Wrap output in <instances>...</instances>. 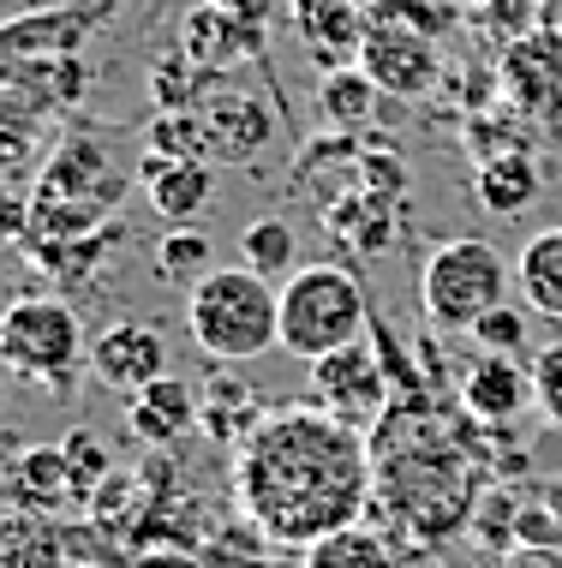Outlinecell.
<instances>
[{"label": "cell", "mask_w": 562, "mask_h": 568, "mask_svg": "<svg viewBox=\"0 0 562 568\" xmlns=\"http://www.w3.org/2000/svg\"><path fill=\"white\" fill-rule=\"evenodd\" d=\"M371 497V432L324 413L317 402L269 407L234 449V503L264 545L306 550L324 532L366 520Z\"/></svg>", "instance_id": "6da1fadb"}, {"label": "cell", "mask_w": 562, "mask_h": 568, "mask_svg": "<svg viewBox=\"0 0 562 568\" xmlns=\"http://www.w3.org/2000/svg\"><path fill=\"white\" fill-rule=\"evenodd\" d=\"M371 509L384 515L377 527L407 532V539H449L454 527L473 520L484 497L479 473L461 460L454 425L425 402H389V413L371 425Z\"/></svg>", "instance_id": "7a4b0ae2"}, {"label": "cell", "mask_w": 562, "mask_h": 568, "mask_svg": "<svg viewBox=\"0 0 562 568\" xmlns=\"http://www.w3.org/2000/svg\"><path fill=\"white\" fill-rule=\"evenodd\" d=\"M192 347L216 365H246L282 347V287L246 264H216L197 287H186Z\"/></svg>", "instance_id": "3957f363"}, {"label": "cell", "mask_w": 562, "mask_h": 568, "mask_svg": "<svg viewBox=\"0 0 562 568\" xmlns=\"http://www.w3.org/2000/svg\"><path fill=\"white\" fill-rule=\"evenodd\" d=\"M371 335V300L341 264H306L282 282V353L324 359Z\"/></svg>", "instance_id": "277c9868"}, {"label": "cell", "mask_w": 562, "mask_h": 568, "mask_svg": "<svg viewBox=\"0 0 562 568\" xmlns=\"http://www.w3.org/2000/svg\"><path fill=\"white\" fill-rule=\"evenodd\" d=\"M514 294V264L503 257L497 240H479V234H461V240H443L419 270V305H425V324L443 329V335H461L473 329L484 312L509 305Z\"/></svg>", "instance_id": "5b68a950"}, {"label": "cell", "mask_w": 562, "mask_h": 568, "mask_svg": "<svg viewBox=\"0 0 562 568\" xmlns=\"http://www.w3.org/2000/svg\"><path fill=\"white\" fill-rule=\"evenodd\" d=\"M0 365L12 377L37 383L42 395H72V383L90 365L84 324L67 300L54 294H24L0 312Z\"/></svg>", "instance_id": "8992f818"}, {"label": "cell", "mask_w": 562, "mask_h": 568, "mask_svg": "<svg viewBox=\"0 0 562 568\" xmlns=\"http://www.w3.org/2000/svg\"><path fill=\"white\" fill-rule=\"evenodd\" d=\"M497 102L527 114L533 126H562V24L544 19L509 49H497Z\"/></svg>", "instance_id": "52a82bcc"}, {"label": "cell", "mask_w": 562, "mask_h": 568, "mask_svg": "<svg viewBox=\"0 0 562 568\" xmlns=\"http://www.w3.org/2000/svg\"><path fill=\"white\" fill-rule=\"evenodd\" d=\"M359 67L371 72V84L384 90L389 102H425L443 84V42L419 37V30H407V24L371 19L366 42H359Z\"/></svg>", "instance_id": "ba28073f"}, {"label": "cell", "mask_w": 562, "mask_h": 568, "mask_svg": "<svg viewBox=\"0 0 562 568\" xmlns=\"http://www.w3.org/2000/svg\"><path fill=\"white\" fill-rule=\"evenodd\" d=\"M311 402L336 419L371 432L377 419L389 413V377H384V353L371 342H354L341 353H324L311 359Z\"/></svg>", "instance_id": "9c48e42d"}, {"label": "cell", "mask_w": 562, "mask_h": 568, "mask_svg": "<svg viewBox=\"0 0 562 568\" xmlns=\"http://www.w3.org/2000/svg\"><path fill=\"white\" fill-rule=\"evenodd\" d=\"M197 120H204V138H210V162H252L276 138V114L252 90L222 84V79L197 97Z\"/></svg>", "instance_id": "30bf717a"}, {"label": "cell", "mask_w": 562, "mask_h": 568, "mask_svg": "<svg viewBox=\"0 0 562 568\" xmlns=\"http://www.w3.org/2000/svg\"><path fill=\"white\" fill-rule=\"evenodd\" d=\"M366 24H371V12L359 7V0H287V30H294L299 49H306L324 72L359 67Z\"/></svg>", "instance_id": "8fae6325"}, {"label": "cell", "mask_w": 562, "mask_h": 568, "mask_svg": "<svg viewBox=\"0 0 562 568\" xmlns=\"http://www.w3.org/2000/svg\"><path fill=\"white\" fill-rule=\"evenodd\" d=\"M90 372H96L109 389L120 395H139L144 383L168 377V342H162L156 324H132V317H120L90 342Z\"/></svg>", "instance_id": "7c38bea8"}, {"label": "cell", "mask_w": 562, "mask_h": 568, "mask_svg": "<svg viewBox=\"0 0 562 568\" xmlns=\"http://www.w3.org/2000/svg\"><path fill=\"white\" fill-rule=\"evenodd\" d=\"M533 402V365H521V353H484L473 372L461 377V413L479 425H491V432H503L514 425Z\"/></svg>", "instance_id": "4fadbf2b"}, {"label": "cell", "mask_w": 562, "mask_h": 568, "mask_svg": "<svg viewBox=\"0 0 562 568\" xmlns=\"http://www.w3.org/2000/svg\"><path fill=\"white\" fill-rule=\"evenodd\" d=\"M139 186L150 197L156 216H168V227H186L210 210L216 197V162H174V156H144L139 162Z\"/></svg>", "instance_id": "5bb4252c"}, {"label": "cell", "mask_w": 562, "mask_h": 568, "mask_svg": "<svg viewBox=\"0 0 562 568\" xmlns=\"http://www.w3.org/2000/svg\"><path fill=\"white\" fill-rule=\"evenodd\" d=\"M126 425H132L139 443H150V449H168L174 437H186L197 425V389L180 383L174 372L144 383L139 395H126Z\"/></svg>", "instance_id": "9a60e30c"}, {"label": "cell", "mask_w": 562, "mask_h": 568, "mask_svg": "<svg viewBox=\"0 0 562 568\" xmlns=\"http://www.w3.org/2000/svg\"><path fill=\"white\" fill-rule=\"evenodd\" d=\"M539 192H544V174H539L533 150H503V156H484L473 168V197L484 216L514 222L521 210L539 204Z\"/></svg>", "instance_id": "2e32d148"}, {"label": "cell", "mask_w": 562, "mask_h": 568, "mask_svg": "<svg viewBox=\"0 0 562 568\" xmlns=\"http://www.w3.org/2000/svg\"><path fill=\"white\" fill-rule=\"evenodd\" d=\"M514 294H521V305L533 317L562 324V222L539 227V234L514 252Z\"/></svg>", "instance_id": "e0dca14e"}, {"label": "cell", "mask_w": 562, "mask_h": 568, "mask_svg": "<svg viewBox=\"0 0 562 568\" xmlns=\"http://www.w3.org/2000/svg\"><path fill=\"white\" fill-rule=\"evenodd\" d=\"M299 562L306 568H407L401 545H395L389 527H377V520H354V527H336L324 532L317 545L299 550Z\"/></svg>", "instance_id": "ac0fdd59"}, {"label": "cell", "mask_w": 562, "mask_h": 568, "mask_svg": "<svg viewBox=\"0 0 562 568\" xmlns=\"http://www.w3.org/2000/svg\"><path fill=\"white\" fill-rule=\"evenodd\" d=\"M197 389H204V395H197V425H204L216 443H234V449L252 437V425L269 413L264 402H257L252 383L234 377V372H216L210 383H197Z\"/></svg>", "instance_id": "d6986e66"}, {"label": "cell", "mask_w": 562, "mask_h": 568, "mask_svg": "<svg viewBox=\"0 0 562 568\" xmlns=\"http://www.w3.org/2000/svg\"><path fill=\"white\" fill-rule=\"evenodd\" d=\"M384 90L371 84L366 67H341V72H324V84H317L311 109L324 120L329 132H366L377 114H384Z\"/></svg>", "instance_id": "ffe728a7"}, {"label": "cell", "mask_w": 562, "mask_h": 568, "mask_svg": "<svg viewBox=\"0 0 562 568\" xmlns=\"http://www.w3.org/2000/svg\"><path fill=\"white\" fill-rule=\"evenodd\" d=\"M12 497H19L30 515H54V509H67V503L79 497L60 443H42V449H24L19 460H12Z\"/></svg>", "instance_id": "44dd1931"}, {"label": "cell", "mask_w": 562, "mask_h": 568, "mask_svg": "<svg viewBox=\"0 0 562 568\" xmlns=\"http://www.w3.org/2000/svg\"><path fill=\"white\" fill-rule=\"evenodd\" d=\"M216 270V245H210L204 227H168V234L156 240V275L162 282H180V287H197L204 275Z\"/></svg>", "instance_id": "7402d4cb"}, {"label": "cell", "mask_w": 562, "mask_h": 568, "mask_svg": "<svg viewBox=\"0 0 562 568\" xmlns=\"http://www.w3.org/2000/svg\"><path fill=\"white\" fill-rule=\"evenodd\" d=\"M294 257H299V245H294V227L282 216H257L246 234H239V264L269 275V282H287V275L299 270Z\"/></svg>", "instance_id": "603a6c76"}, {"label": "cell", "mask_w": 562, "mask_h": 568, "mask_svg": "<svg viewBox=\"0 0 562 568\" xmlns=\"http://www.w3.org/2000/svg\"><path fill=\"white\" fill-rule=\"evenodd\" d=\"M371 19H389V24H407L419 30V37H454V30L467 24V7L461 0H371Z\"/></svg>", "instance_id": "cb8c5ba5"}, {"label": "cell", "mask_w": 562, "mask_h": 568, "mask_svg": "<svg viewBox=\"0 0 562 568\" xmlns=\"http://www.w3.org/2000/svg\"><path fill=\"white\" fill-rule=\"evenodd\" d=\"M60 455H67V467H72V485H79V497L90 503V490H96L102 479L114 473V455H109V443H102L90 425H72L67 437H60Z\"/></svg>", "instance_id": "d4e9b609"}, {"label": "cell", "mask_w": 562, "mask_h": 568, "mask_svg": "<svg viewBox=\"0 0 562 568\" xmlns=\"http://www.w3.org/2000/svg\"><path fill=\"white\" fill-rule=\"evenodd\" d=\"M527 317H533L527 305H497V312H484L467 335H473L484 353H521L527 347V329H533Z\"/></svg>", "instance_id": "484cf974"}, {"label": "cell", "mask_w": 562, "mask_h": 568, "mask_svg": "<svg viewBox=\"0 0 562 568\" xmlns=\"http://www.w3.org/2000/svg\"><path fill=\"white\" fill-rule=\"evenodd\" d=\"M533 402L544 413V425H556V432H562V342H551L533 359Z\"/></svg>", "instance_id": "4316f807"}, {"label": "cell", "mask_w": 562, "mask_h": 568, "mask_svg": "<svg viewBox=\"0 0 562 568\" xmlns=\"http://www.w3.org/2000/svg\"><path fill=\"white\" fill-rule=\"evenodd\" d=\"M30 532H37V520L0 515V568H24V557H30Z\"/></svg>", "instance_id": "83f0119b"}, {"label": "cell", "mask_w": 562, "mask_h": 568, "mask_svg": "<svg viewBox=\"0 0 562 568\" xmlns=\"http://www.w3.org/2000/svg\"><path fill=\"white\" fill-rule=\"evenodd\" d=\"M503 568H562V545H509Z\"/></svg>", "instance_id": "f1b7e54d"}, {"label": "cell", "mask_w": 562, "mask_h": 568, "mask_svg": "<svg viewBox=\"0 0 562 568\" xmlns=\"http://www.w3.org/2000/svg\"><path fill=\"white\" fill-rule=\"evenodd\" d=\"M139 568H210V562H180L174 557V562H139Z\"/></svg>", "instance_id": "f546056e"}, {"label": "cell", "mask_w": 562, "mask_h": 568, "mask_svg": "<svg viewBox=\"0 0 562 568\" xmlns=\"http://www.w3.org/2000/svg\"><path fill=\"white\" fill-rule=\"evenodd\" d=\"M257 568H306V562H257Z\"/></svg>", "instance_id": "4dcf8cb0"}, {"label": "cell", "mask_w": 562, "mask_h": 568, "mask_svg": "<svg viewBox=\"0 0 562 568\" xmlns=\"http://www.w3.org/2000/svg\"><path fill=\"white\" fill-rule=\"evenodd\" d=\"M0 407H7V389H0Z\"/></svg>", "instance_id": "1f68e13d"}, {"label": "cell", "mask_w": 562, "mask_h": 568, "mask_svg": "<svg viewBox=\"0 0 562 568\" xmlns=\"http://www.w3.org/2000/svg\"><path fill=\"white\" fill-rule=\"evenodd\" d=\"M216 7H234V0H216Z\"/></svg>", "instance_id": "d6a6232c"}, {"label": "cell", "mask_w": 562, "mask_h": 568, "mask_svg": "<svg viewBox=\"0 0 562 568\" xmlns=\"http://www.w3.org/2000/svg\"><path fill=\"white\" fill-rule=\"evenodd\" d=\"M0 467H7V455H0Z\"/></svg>", "instance_id": "836d02e7"}, {"label": "cell", "mask_w": 562, "mask_h": 568, "mask_svg": "<svg viewBox=\"0 0 562 568\" xmlns=\"http://www.w3.org/2000/svg\"><path fill=\"white\" fill-rule=\"evenodd\" d=\"M461 7H473V0H461Z\"/></svg>", "instance_id": "e575fe53"}]
</instances>
